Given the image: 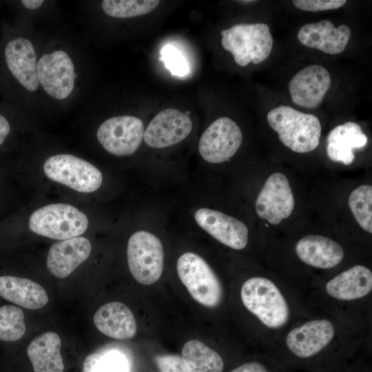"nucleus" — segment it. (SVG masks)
<instances>
[{
  "instance_id": "nucleus-18",
  "label": "nucleus",
  "mask_w": 372,
  "mask_h": 372,
  "mask_svg": "<svg viewBox=\"0 0 372 372\" xmlns=\"http://www.w3.org/2000/svg\"><path fill=\"white\" fill-rule=\"evenodd\" d=\"M91 251L90 242L82 236L54 243L47 256L48 269L56 278H66L87 259Z\"/></svg>"
},
{
  "instance_id": "nucleus-34",
  "label": "nucleus",
  "mask_w": 372,
  "mask_h": 372,
  "mask_svg": "<svg viewBox=\"0 0 372 372\" xmlns=\"http://www.w3.org/2000/svg\"><path fill=\"white\" fill-rule=\"evenodd\" d=\"M229 372H271L270 369L259 361H250L243 363Z\"/></svg>"
},
{
  "instance_id": "nucleus-6",
  "label": "nucleus",
  "mask_w": 372,
  "mask_h": 372,
  "mask_svg": "<svg viewBox=\"0 0 372 372\" xmlns=\"http://www.w3.org/2000/svg\"><path fill=\"white\" fill-rule=\"evenodd\" d=\"M127 258L130 271L139 283L149 285L159 280L164 265L161 241L147 231H138L129 238Z\"/></svg>"
},
{
  "instance_id": "nucleus-12",
  "label": "nucleus",
  "mask_w": 372,
  "mask_h": 372,
  "mask_svg": "<svg viewBox=\"0 0 372 372\" xmlns=\"http://www.w3.org/2000/svg\"><path fill=\"white\" fill-rule=\"evenodd\" d=\"M293 207V194L287 177L280 172L270 175L256 198L258 216L278 225L291 214Z\"/></svg>"
},
{
  "instance_id": "nucleus-16",
  "label": "nucleus",
  "mask_w": 372,
  "mask_h": 372,
  "mask_svg": "<svg viewBox=\"0 0 372 372\" xmlns=\"http://www.w3.org/2000/svg\"><path fill=\"white\" fill-rule=\"evenodd\" d=\"M331 84L328 70L320 65H311L300 70L289 81L292 101L298 106L318 107Z\"/></svg>"
},
{
  "instance_id": "nucleus-17",
  "label": "nucleus",
  "mask_w": 372,
  "mask_h": 372,
  "mask_svg": "<svg viewBox=\"0 0 372 372\" xmlns=\"http://www.w3.org/2000/svg\"><path fill=\"white\" fill-rule=\"evenodd\" d=\"M351 33L347 25L335 28L332 22L325 19L302 26L298 32V39L302 44L309 48L327 54H336L344 50Z\"/></svg>"
},
{
  "instance_id": "nucleus-7",
  "label": "nucleus",
  "mask_w": 372,
  "mask_h": 372,
  "mask_svg": "<svg viewBox=\"0 0 372 372\" xmlns=\"http://www.w3.org/2000/svg\"><path fill=\"white\" fill-rule=\"evenodd\" d=\"M43 171L50 180L83 193L96 191L103 182L102 174L97 167L68 154L48 158L43 165Z\"/></svg>"
},
{
  "instance_id": "nucleus-25",
  "label": "nucleus",
  "mask_w": 372,
  "mask_h": 372,
  "mask_svg": "<svg viewBox=\"0 0 372 372\" xmlns=\"http://www.w3.org/2000/svg\"><path fill=\"white\" fill-rule=\"evenodd\" d=\"M181 358L189 372H223L224 361L214 349L196 340L187 341Z\"/></svg>"
},
{
  "instance_id": "nucleus-15",
  "label": "nucleus",
  "mask_w": 372,
  "mask_h": 372,
  "mask_svg": "<svg viewBox=\"0 0 372 372\" xmlns=\"http://www.w3.org/2000/svg\"><path fill=\"white\" fill-rule=\"evenodd\" d=\"M194 218L203 230L222 244L237 250L247 246L248 228L240 220L205 207L198 209Z\"/></svg>"
},
{
  "instance_id": "nucleus-26",
  "label": "nucleus",
  "mask_w": 372,
  "mask_h": 372,
  "mask_svg": "<svg viewBox=\"0 0 372 372\" xmlns=\"http://www.w3.org/2000/svg\"><path fill=\"white\" fill-rule=\"evenodd\" d=\"M155 0H104L101 7L104 12L115 18H130L147 14L159 3Z\"/></svg>"
},
{
  "instance_id": "nucleus-20",
  "label": "nucleus",
  "mask_w": 372,
  "mask_h": 372,
  "mask_svg": "<svg viewBox=\"0 0 372 372\" xmlns=\"http://www.w3.org/2000/svg\"><path fill=\"white\" fill-rule=\"evenodd\" d=\"M298 258L305 264L320 269H330L343 259L344 251L335 240L320 235H307L296 246Z\"/></svg>"
},
{
  "instance_id": "nucleus-8",
  "label": "nucleus",
  "mask_w": 372,
  "mask_h": 372,
  "mask_svg": "<svg viewBox=\"0 0 372 372\" xmlns=\"http://www.w3.org/2000/svg\"><path fill=\"white\" fill-rule=\"evenodd\" d=\"M1 70L6 78H10L29 92H35L39 86L37 76V59L32 42L20 36L8 37L1 45Z\"/></svg>"
},
{
  "instance_id": "nucleus-24",
  "label": "nucleus",
  "mask_w": 372,
  "mask_h": 372,
  "mask_svg": "<svg viewBox=\"0 0 372 372\" xmlns=\"http://www.w3.org/2000/svg\"><path fill=\"white\" fill-rule=\"evenodd\" d=\"M61 347V338L55 332H45L35 338L27 348L34 371L63 372Z\"/></svg>"
},
{
  "instance_id": "nucleus-11",
  "label": "nucleus",
  "mask_w": 372,
  "mask_h": 372,
  "mask_svg": "<svg viewBox=\"0 0 372 372\" xmlns=\"http://www.w3.org/2000/svg\"><path fill=\"white\" fill-rule=\"evenodd\" d=\"M39 84L48 95L58 100L68 98L75 84L74 66L70 56L58 50L44 54L37 62Z\"/></svg>"
},
{
  "instance_id": "nucleus-14",
  "label": "nucleus",
  "mask_w": 372,
  "mask_h": 372,
  "mask_svg": "<svg viewBox=\"0 0 372 372\" xmlns=\"http://www.w3.org/2000/svg\"><path fill=\"white\" fill-rule=\"evenodd\" d=\"M335 335L328 320H313L291 329L286 338L289 351L296 358L307 360L319 354Z\"/></svg>"
},
{
  "instance_id": "nucleus-31",
  "label": "nucleus",
  "mask_w": 372,
  "mask_h": 372,
  "mask_svg": "<svg viewBox=\"0 0 372 372\" xmlns=\"http://www.w3.org/2000/svg\"><path fill=\"white\" fill-rule=\"evenodd\" d=\"M160 372H189L180 356L176 354H163L155 357Z\"/></svg>"
},
{
  "instance_id": "nucleus-28",
  "label": "nucleus",
  "mask_w": 372,
  "mask_h": 372,
  "mask_svg": "<svg viewBox=\"0 0 372 372\" xmlns=\"http://www.w3.org/2000/svg\"><path fill=\"white\" fill-rule=\"evenodd\" d=\"M25 330L21 309L10 304L0 307V340L17 341L23 336Z\"/></svg>"
},
{
  "instance_id": "nucleus-19",
  "label": "nucleus",
  "mask_w": 372,
  "mask_h": 372,
  "mask_svg": "<svg viewBox=\"0 0 372 372\" xmlns=\"http://www.w3.org/2000/svg\"><path fill=\"white\" fill-rule=\"evenodd\" d=\"M93 320L99 331L112 338L131 339L136 333V322L132 312L119 302L102 305L94 313Z\"/></svg>"
},
{
  "instance_id": "nucleus-1",
  "label": "nucleus",
  "mask_w": 372,
  "mask_h": 372,
  "mask_svg": "<svg viewBox=\"0 0 372 372\" xmlns=\"http://www.w3.org/2000/svg\"><path fill=\"white\" fill-rule=\"evenodd\" d=\"M267 121L280 142L293 152H309L319 145L321 124L313 114L281 105L269 112Z\"/></svg>"
},
{
  "instance_id": "nucleus-22",
  "label": "nucleus",
  "mask_w": 372,
  "mask_h": 372,
  "mask_svg": "<svg viewBox=\"0 0 372 372\" xmlns=\"http://www.w3.org/2000/svg\"><path fill=\"white\" fill-rule=\"evenodd\" d=\"M327 293L340 300H353L368 295L372 289L371 271L362 265H355L329 280Z\"/></svg>"
},
{
  "instance_id": "nucleus-21",
  "label": "nucleus",
  "mask_w": 372,
  "mask_h": 372,
  "mask_svg": "<svg viewBox=\"0 0 372 372\" xmlns=\"http://www.w3.org/2000/svg\"><path fill=\"white\" fill-rule=\"evenodd\" d=\"M327 141L329 158L349 165L355 159L353 149L364 148L368 138L358 123L349 121L335 127L329 132Z\"/></svg>"
},
{
  "instance_id": "nucleus-37",
  "label": "nucleus",
  "mask_w": 372,
  "mask_h": 372,
  "mask_svg": "<svg viewBox=\"0 0 372 372\" xmlns=\"http://www.w3.org/2000/svg\"><path fill=\"white\" fill-rule=\"evenodd\" d=\"M238 2H240L242 3H254L256 1H237Z\"/></svg>"
},
{
  "instance_id": "nucleus-4",
  "label": "nucleus",
  "mask_w": 372,
  "mask_h": 372,
  "mask_svg": "<svg viewBox=\"0 0 372 372\" xmlns=\"http://www.w3.org/2000/svg\"><path fill=\"white\" fill-rule=\"evenodd\" d=\"M28 225L37 234L64 240L82 235L88 227V219L72 205L54 203L34 211L29 218Z\"/></svg>"
},
{
  "instance_id": "nucleus-2",
  "label": "nucleus",
  "mask_w": 372,
  "mask_h": 372,
  "mask_svg": "<svg viewBox=\"0 0 372 372\" xmlns=\"http://www.w3.org/2000/svg\"><path fill=\"white\" fill-rule=\"evenodd\" d=\"M240 297L245 308L266 327L278 329L287 322V302L271 280L263 277L247 280L242 285Z\"/></svg>"
},
{
  "instance_id": "nucleus-30",
  "label": "nucleus",
  "mask_w": 372,
  "mask_h": 372,
  "mask_svg": "<svg viewBox=\"0 0 372 372\" xmlns=\"http://www.w3.org/2000/svg\"><path fill=\"white\" fill-rule=\"evenodd\" d=\"M347 3L345 0H294L293 5L298 9L318 12L328 10H335L343 6Z\"/></svg>"
},
{
  "instance_id": "nucleus-5",
  "label": "nucleus",
  "mask_w": 372,
  "mask_h": 372,
  "mask_svg": "<svg viewBox=\"0 0 372 372\" xmlns=\"http://www.w3.org/2000/svg\"><path fill=\"white\" fill-rule=\"evenodd\" d=\"M176 269L180 281L196 302L209 308L220 304L221 283L202 257L193 252L184 253L178 259Z\"/></svg>"
},
{
  "instance_id": "nucleus-32",
  "label": "nucleus",
  "mask_w": 372,
  "mask_h": 372,
  "mask_svg": "<svg viewBox=\"0 0 372 372\" xmlns=\"http://www.w3.org/2000/svg\"><path fill=\"white\" fill-rule=\"evenodd\" d=\"M103 355L110 372H130L128 361L123 353L112 351Z\"/></svg>"
},
{
  "instance_id": "nucleus-9",
  "label": "nucleus",
  "mask_w": 372,
  "mask_h": 372,
  "mask_svg": "<svg viewBox=\"0 0 372 372\" xmlns=\"http://www.w3.org/2000/svg\"><path fill=\"white\" fill-rule=\"evenodd\" d=\"M142 121L133 116H117L105 120L98 128L96 137L109 153L125 156L133 154L144 135Z\"/></svg>"
},
{
  "instance_id": "nucleus-23",
  "label": "nucleus",
  "mask_w": 372,
  "mask_h": 372,
  "mask_svg": "<svg viewBox=\"0 0 372 372\" xmlns=\"http://www.w3.org/2000/svg\"><path fill=\"white\" fill-rule=\"evenodd\" d=\"M0 296L28 309H38L48 302L43 287L36 282L12 276H0Z\"/></svg>"
},
{
  "instance_id": "nucleus-10",
  "label": "nucleus",
  "mask_w": 372,
  "mask_h": 372,
  "mask_svg": "<svg viewBox=\"0 0 372 372\" xmlns=\"http://www.w3.org/2000/svg\"><path fill=\"white\" fill-rule=\"evenodd\" d=\"M242 141V134L237 123L228 117H220L202 134L198 151L205 161L220 163L236 154Z\"/></svg>"
},
{
  "instance_id": "nucleus-33",
  "label": "nucleus",
  "mask_w": 372,
  "mask_h": 372,
  "mask_svg": "<svg viewBox=\"0 0 372 372\" xmlns=\"http://www.w3.org/2000/svg\"><path fill=\"white\" fill-rule=\"evenodd\" d=\"M83 372H110L104 355L94 353L88 355L83 364Z\"/></svg>"
},
{
  "instance_id": "nucleus-35",
  "label": "nucleus",
  "mask_w": 372,
  "mask_h": 372,
  "mask_svg": "<svg viewBox=\"0 0 372 372\" xmlns=\"http://www.w3.org/2000/svg\"><path fill=\"white\" fill-rule=\"evenodd\" d=\"M12 130L11 124L8 118L0 112V147L8 138Z\"/></svg>"
},
{
  "instance_id": "nucleus-13",
  "label": "nucleus",
  "mask_w": 372,
  "mask_h": 372,
  "mask_svg": "<svg viewBox=\"0 0 372 372\" xmlns=\"http://www.w3.org/2000/svg\"><path fill=\"white\" fill-rule=\"evenodd\" d=\"M192 126V121L187 114L167 108L152 118L144 132L143 139L153 148L169 147L186 138Z\"/></svg>"
},
{
  "instance_id": "nucleus-27",
  "label": "nucleus",
  "mask_w": 372,
  "mask_h": 372,
  "mask_svg": "<svg viewBox=\"0 0 372 372\" xmlns=\"http://www.w3.org/2000/svg\"><path fill=\"white\" fill-rule=\"evenodd\" d=\"M349 207L360 226L372 233V187L360 185L353 189L349 198Z\"/></svg>"
},
{
  "instance_id": "nucleus-3",
  "label": "nucleus",
  "mask_w": 372,
  "mask_h": 372,
  "mask_svg": "<svg viewBox=\"0 0 372 372\" xmlns=\"http://www.w3.org/2000/svg\"><path fill=\"white\" fill-rule=\"evenodd\" d=\"M222 45L230 52L235 62L246 66L252 62L258 64L270 54L273 37L266 23L237 24L221 31Z\"/></svg>"
},
{
  "instance_id": "nucleus-36",
  "label": "nucleus",
  "mask_w": 372,
  "mask_h": 372,
  "mask_svg": "<svg viewBox=\"0 0 372 372\" xmlns=\"http://www.w3.org/2000/svg\"><path fill=\"white\" fill-rule=\"evenodd\" d=\"M43 1L42 0H22L21 3L24 6V8L29 10H34L41 7Z\"/></svg>"
},
{
  "instance_id": "nucleus-29",
  "label": "nucleus",
  "mask_w": 372,
  "mask_h": 372,
  "mask_svg": "<svg viewBox=\"0 0 372 372\" xmlns=\"http://www.w3.org/2000/svg\"><path fill=\"white\" fill-rule=\"evenodd\" d=\"M161 60L172 75L183 76L189 72L188 63L183 54L174 46L167 45L161 51Z\"/></svg>"
}]
</instances>
